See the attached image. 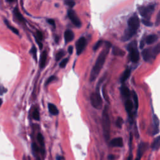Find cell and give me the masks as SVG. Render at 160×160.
I'll return each instance as SVG.
<instances>
[{
  "mask_svg": "<svg viewBox=\"0 0 160 160\" xmlns=\"http://www.w3.org/2000/svg\"><path fill=\"white\" fill-rule=\"evenodd\" d=\"M36 160H41V159H40L39 158H38H38H36Z\"/></svg>",
  "mask_w": 160,
  "mask_h": 160,
  "instance_id": "cell-47",
  "label": "cell"
},
{
  "mask_svg": "<svg viewBox=\"0 0 160 160\" xmlns=\"http://www.w3.org/2000/svg\"><path fill=\"white\" fill-rule=\"evenodd\" d=\"M64 55H65V53L63 50H60V51H58L56 55V61H60L64 56Z\"/></svg>",
  "mask_w": 160,
  "mask_h": 160,
  "instance_id": "cell-26",
  "label": "cell"
},
{
  "mask_svg": "<svg viewBox=\"0 0 160 160\" xmlns=\"http://www.w3.org/2000/svg\"><path fill=\"white\" fill-rule=\"evenodd\" d=\"M2 103H3V100H2V99H1V98H0V107H1V106Z\"/></svg>",
  "mask_w": 160,
  "mask_h": 160,
  "instance_id": "cell-44",
  "label": "cell"
},
{
  "mask_svg": "<svg viewBox=\"0 0 160 160\" xmlns=\"http://www.w3.org/2000/svg\"><path fill=\"white\" fill-rule=\"evenodd\" d=\"M153 123H154V130H153V134H157L159 133V121L158 117L155 115L153 116Z\"/></svg>",
  "mask_w": 160,
  "mask_h": 160,
  "instance_id": "cell-19",
  "label": "cell"
},
{
  "mask_svg": "<svg viewBox=\"0 0 160 160\" xmlns=\"http://www.w3.org/2000/svg\"><path fill=\"white\" fill-rule=\"evenodd\" d=\"M142 56L143 60L145 61H148L152 58H155L153 55L152 50H150V49H146V50H143L142 52Z\"/></svg>",
  "mask_w": 160,
  "mask_h": 160,
  "instance_id": "cell-10",
  "label": "cell"
},
{
  "mask_svg": "<svg viewBox=\"0 0 160 160\" xmlns=\"http://www.w3.org/2000/svg\"><path fill=\"white\" fill-rule=\"evenodd\" d=\"M127 160H132V156H130V157H128V159H127Z\"/></svg>",
  "mask_w": 160,
  "mask_h": 160,
  "instance_id": "cell-45",
  "label": "cell"
},
{
  "mask_svg": "<svg viewBox=\"0 0 160 160\" xmlns=\"http://www.w3.org/2000/svg\"><path fill=\"white\" fill-rule=\"evenodd\" d=\"M123 123V120L122 118L118 117V119H117V120H116V124L117 127H118L119 128H121V127H122Z\"/></svg>",
  "mask_w": 160,
  "mask_h": 160,
  "instance_id": "cell-32",
  "label": "cell"
},
{
  "mask_svg": "<svg viewBox=\"0 0 160 160\" xmlns=\"http://www.w3.org/2000/svg\"><path fill=\"white\" fill-rule=\"evenodd\" d=\"M111 47H112V44L109 42H106L105 48L100 53V55L96 60V63L95 65H94L93 68H92L91 74H90L89 80L91 82L96 80L98 76L99 75L101 69L103 67V65L105 63L106 58H107V56L108 55Z\"/></svg>",
  "mask_w": 160,
  "mask_h": 160,
  "instance_id": "cell-1",
  "label": "cell"
},
{
  "mask_svg": "<svg viewBox=\"0 0 160 160\" xmlns=\"http://www.w3.org/2000/svg\"><path fill=\"white\" fill-rule=\"evenodd\" d=\"M144 46H145V42H144V40H142L140 43V46L139 47H140V49H141L142 50L143 47H144Z\"/></svg>",
  "mask_w": 160,
  "mask_h": 160,
  "instance_id": "cell-41",
  "label": "cell"
},
{
  "mask_svg": "<svg viewBox=\"0 0 160 160\" xmlns=\"http://www.w3.org/2000/svg\"><path fill=\"white\" fill-rule=\"evenodd\" d=\"M142 23L145 24V25L147 26H152V23L150 22L148 20H146V19H143L142 20Z\"/></svg>",
  "mask_w": 160,
  "mask_h": 160,
  "instance_id": "cell-38",
  "label": "cell"
},
{
  "mask_svg": "<svg viewBox=\"0 0 160 160\" xmlns=\"http://www.w3.org/2000/svg\"><path fill=\"white\" fill-rule=\"evenodd\" d=\"M112 53L115 56H124L125 54V52L123 50H122L120 48L116 46L113 48Z\"/></svg>",
  "mask_w": 160,
  "mask_h": 160,
  "instance_id": "cell-21",
  "label": "cell"
},
{
  "mask_svg": "<svg viewBox=\"0 0 160 160\" xmlns=\"http://www.w3.org/2000/svg\"><path fill=\"white\" fill-rule=\"evenodd\" d=\"M133 93V100L134 103V105L135 107H136V109L138 108V96L136 95V93L134 92V91H132Z\"/></svg>",
  "mask_w": 160,
  "mask_h": 160,
  "instance_id": "cell-28",
  "label": "cell"
},
{
  "mask_svg": "<svg viewBox=\"0 0 160 160\" xmlns=\"http://www.w3.org/2000/svg\"><path fill=\"white\" fill-rule=\"evenodd\" d=\"M33 118L34 120L36 121H39L40 120V115H39V112L38 109H35L33 112Z\"/></svg>",
  "mask_w": 160,
  "mask_h": 160,
  "instance_id": "cell-25",
  "label": "cell"
},
{
  "mask_svg": "<svg viewBox=\"0 0 160 160\" xmlns=\"http://www.w3.org/2000/svg\"><path fill=\"white\" fill-rule=\"evenodd\" d=\"M130 53V58L133 63H136L139 60V53L137 48L136 42L133 41L128 44L127 48Z\"/></svg>",
  "mask_w": 160,
  "mask_h": 160,
  "instance_id": "cell-5",
  "label": "cell"
},
{
  "mask_svg": "<svg viewBox=\"0 0 160 160\" xmlns=\"http://www.w3.org/2000/svg\"><path fill=\"white\" fill-rule=\"evenodd\" d=\"M99 86H100V83L98 84L96 91L95 93H93L91 94V96H90V100H91V105L94 108L98 109H101L103 105L102 98L101 97L100 93L99 91Z\"/></svg>",
  "mask_w": 160,
  "mask_h": 160,
  "instance_id": "cell-4",
  "label": "cell"
},
{
  "mask_svg": "<svg viewBox=\"0 0 160 160\" xmlns=\"http://www.w3.org/2000/svg\"><path fill=\"white\" fill-rule=\"evenodd\" d=\"M30 53L32 54L33 57L35 61H37V49L35 46H33L30 50Z\"/></svg>",
  "mask_w": 160,
  "mask_h": 160,
  "instance_id": "cell-27",
  "label": "cell"
},
{
  "mask_svg": "<svg viewBox=\"0 0 160 160\" xmlns=\"http://www.w3.org/2000/svg\"><path fill=\"white\" fill-rule=\"evenodd\" d=\"M5 24H6V25L7 26V27H8V28H9V29H10L11 31H13V32L14 33L16 34V35H19V31H18L17 29H16V28H15V27L12 26L11 25V24H10V23L8 22L6 19L5 20Z\"/></svg>",
  "mask_w": 160,
  "mask_h": 160,
  "instance_id": "cell-23",
  "label": "cell"
},
{
  "mask_svg": "<svg viewBox=\"0 0 160 160\" xmlns=\"http://www.w3.org/2000/svg\"><path fill=\"white\" fill-rule=\"evenodd\" d=\"M114 158L115 157H114V156L113 154H110L108 156V159H109V160H113L114 159Z\"/></svg>",
  "mask_w": 160,
  "mask_h": 160,
  "instance_id": "cell-42",
  "label": "cell"
},
{
  "mask_svg": "<svg viewBox=\"0 0 160 160\" xmlns=\"http://www.w3.org/2000/svg\"><path fill=\"white\" fill-rule=\"evenodd\" d=\"M55 41H56V42L57 43L58 42V36H56V38H55Z\"/></svg>",
  "mask_w": 160,
  "mask_h": 160,
  "instance_id": "cell-46",
  "label": "cell"
},
{
  "mask_svg": "<svg viewBox=\"0 0 160 160\" xmlns=\"http://www.w3.org/2000/svg\"><path fill=\"white\" fill-rule=\"evenodd\" d=\"M158 38V37L157 35H151L148 36L146 37V39H145V42L148 44H152L154 42H157Z\"/></svg>",
  "mask_w": 160,
  "mask_h": 160,
  "instance_id": "cell-18",
  "label": "cell"
},
{
  "mask_svg": "<svg viewBox=\"0 0 160 160\" xmlns=\"http://www.w3.org/2000/svg\"><path fill=\"white\" fill-rule=\"evenodd\" d=\"M110 145L113 147L121 148L123 146V139L120 137L114 138L111 141Z\"/></svg>",
  "mask_w": 160,
  "mask_h": 160,
  "instance_id": "cell-12",
  "label": "cell"
},
{
  "mask_svg": "<svg viewBox=\"0 0 160 160\" xmlns=\"http://www.w3.org/2000/svg\"><path fill=\"white\" fill-rule=\"evenodd\" d=\"M68 51L69 55H72V53L73 52V47L72 46H69L68 48Z\"/></svg>",
  "mask_w": 160,
  "mask_h": 160,
  "instance_id": "cell-40",
  "label": "cell"
},
{
  "mask_svg": "<svg viewBox=\"0 0 160 160\" xmlns=\"http://www.w3.org/2000/svg\"><path fill=\"white\" fill-rule=\"evenodd\" d=\"M87 45V41L85 37H81V38L77 41L76 43V54L77 55H80L82 52L83 51Z\"/></svg>",
  "mask_w": 160,
  "mask_h": 160,
  "instance_id": "cell-7",
  "label": "cell"
},
{
  "mask_svg": "<svg viewBox=\"0 0 160 160\" xmlns=\"http://www.w3.org/2000/svg\"><path fill=\"white\" fill-rule=\"evenodd\" d=\"M130 74H131L130 69H127L123 73V75L121 77V82L122 83H123L124 82H125L126 81V80L130 76Z\"/></svg>",
  "mask_w": 160,
  "mask_h": 160,
  "instance_id": "cell-22",
  "label": "cell"
},
{
  "mask_svg": "<svg viewBox=\"0 0 160 160\" xmlns=\"http://www.w3.org/2000/svg\"><path fill=\"white\" fill-rule=\"evenodd\" d=\"M152 53L153 56L155 57L156 56H157L158 54L160 53V43H158L157 45H156V46H154L152 49Z\"/></svg>",
  "mask_w": 160,
  "mask_h": 160,
  "instance_id": "cell-24",
  "label": "cell"
},
{
  "mask_svg": "<svg viewBox=\"0 0 160 160\" xmlns=\"http://www.w3.org/2000/svg\"><path fill=\"white\" fill-rule=\"evenodd\" d=\"M140 21L136 15H134L129 18L128 21V28L125 32V35L123 37V40L128 41L136 34L139 27Z\"/></svg>",
  "mask_w": 160,
  "mask_h": 160,
  "instance_id": "cell-2",
  "label": "cell"
},
{
  "mask_svg": "<svg viewBox=\"0 0 160 160\" xmlns=\"http://www.w3.org/2000/svg\"><path fill=\"white\" fill-rule=\"evenodd\" d=\"M37 139H38V141L39 143V144L43 146L44 145V138L43 135L41 133H38V135H37Z\"/></svg>",
  "mask_w": 160,
  "mask_h": 160,
  "instance_id": "cell-30",
  "label": "cell"
},
{
  "mask_svg": "<svg viewBox=\"0 0 160 160\" xmlns=\"http://www.w3.org/2000/svg\"><path fill=\"white\" fill-rule=\"evenodd\" d=\"M47 22L49 23V24H50L52 26L54 27L55 28H56V24H55V20L54 19H47Z\"/></svg>",
  "mask_w": 160,
  "mask_h": 160,
  "instance_id": "cell-39",
  "label": "cell"
},
{
  "mask_svg": "<svg viewBox=\"0 0 160 160\" xmlns=\"http://www.w3.org/2000/svg\"><path fill=\"white\" fill-rule=\"evenodd\" d=\"M36 39H38L39 42H42V41L43 39V33L40 31H37L36 33V37H35Z\"/></svg>",
  "mask_w": 160,
  "mask_h": 160,
  "instance_id": "cell-29",
  "label": "cell"
},
{
  "mask_svg": "<svg viewBox=\"0 0 160 160\" xmlns=\"http://www.w3.org/2000/svg\"><path fill=\"white\" fill-rule=\"evenodd\" d=\"M151 148L153 150H158L160 148V136L155 138L151 145Z\"/></svg>",
  "mask_w": 160,
  "mask_h": 160,
  "instance_id": "cell-20",
  "label": "cell"
},
{
  "mask_svg": "<svg viewBox=\"0 0 160 160\" xmlns=\"http://www.w3.org/2000/svg\"><path fill=\"white\" fill-rule=\"evenodd\" d=\"M68 60H69V58H65L61 61V62L60 63V68H64L66 66V64L68 62Z\"/></svg>",
  "mask_w": 160,
  "mask_h": 160,
  "instance_id": "cell-35",
  "label": "cell"
},
{
  "mask_svg": "<svg viewBox=\"0 0 160 160\" xmlns=\"http://www.w3.org/2000/svg\"><path fill=\"white\" fill-rule=\"evenodd\" d=\"M13 15L17 19L19 22L21 23H25V19L23 18V16L21 15V13L19 10V8L18 6H16L13 10Z\"/></svg>",
  "mask_w": 160,
  "mask_h": 160,
  "instance_id": "cell-13",
  "label": "cell"
},
{
  "mask_svg": "<svg viewBox=\"0 0 160 160\" xmlns=\"http://www.w3.org/2000/svg\"><path fill=\"white\" fill-rule=\"evenodd\" d=\"M155 8V5L151 4L146 6H143L139 8V13L143 17L146 18H149L151 15H152Z\"/></svg>",
  "mask_w": 160,
  "mask_h": 160,
  "instance_id": "cell-6",
  "label": "cell"
},
{
  "mask_svg": "<svg viewBox=\"0 0 160 160\" xmlns=\"http://www.w3.org/2000/svg\"><path fill=\"white\" fill-rule=\"evenodd\" d=\"M148 147V144L146 143H141L140 145H139L138 147V159H140L142 157L143 154H144L145 152V151L147 150Z\"/></svg>",
  "mask_w": 160,
  "mask_h": 160,
  "instance_id": "cell-9",
  "label": "cell"
},
{
  "mask_svg": "<svg viewBox=\"0 0 160 160\" xmlns=\"http://www.w3.org/2000/svg\"><path fill=\"white\" fill-rule=\"evenodd\" d=\"M61 159H62V157H60V156H58V157H57V160H61Z\"/></svg>",
  "mask_w": 160,
  "mask_h": 160,
  "instance_id": "cell-43",
  "label": "cell"
},
{
  "mask_svg": "<svg viewBox=\"0 0 160 160\" xmlns=\"http://www.w3.org/2000/svg\"><path fill=\"white\" fill-rule=\"evenodd\" d=\"M8 91V89L3 87V85H0V95H3V94L6 93Z\"/></svg>",
  "mask_w": 160,
  "mask_h": 160,
  "instance_id": "cell-36",
  "label": "cell"
},
{
  "mask_svg": "<svg viewBox=\"0 0 160 160\" xmlns=\"http://www.w3.org/2000/svg\"><path fill=\"white\" fill-rule=\"evenodd\" d=\"M64 3L66 5H67L70 8H73L75 5V2L72 1V0H66V1H64Z\"/></svg>",
  "mask_w": 160,
  "mask_h": 160,
  "instance_id": "cell-31",
  "label": "cell"
},
{
  "mask_svg": "<svg viewBox=\"0 0 160 160\" xmlns=\"http://www.w3.org/2000/svg\"><path fill=\"white\" fill-rule=\"evenodd\" d=\"M32 150H33V151L34 153L38 152L39 150L38 145H37L36 143H33L32 144Z\"/></svg>",
  "mask_w": 160,
  "mask_h": 160,
  "instance_id": "cell-37",
  "label": "cell"
},
{
  "mask_svg": "<svg viewBox=\"0 0 160 160\" xmlns=\"http://www.w3.org/2000/svg\"><path fill=\"white\" fill-rule=\"evenodd\" d=\"M47 51H44L42 53V55L40 56L39 59V67L41 68H43L46 63V60H47Z\"/></svg>",
  "mask_w": 160,
  "mask_h": 160,
  "instance_id": "cell-14",
  "label": "cell"
},
{
  "mask_svg": "<svg viewBox=\"0 0 160 160\" xmlns=\"http://www.w3.org/2000/svg\"><path fill=\"white\" fill-rule=\"evenodd\" d=\"M104 43L103 41H102V40H100V41H98V42L95 44V46H94L93 47V50L94 51H96L98 48H99L101 45L103 44V43Z\"/></svg>",
  "mask_w": 160,
  "mask_h": 160,
  "instance_id": "cell-34",
  "label": "cell"
},
{
  "mask_svg": "<svg viewBox=\"0 0 160 160\" xmlns=\"http://www.w3.org/2000/svg\"><path fill=\"white\" fill-rule=\"evenodd\" d=\"M102 126L103 130L104 136L106 140H108L110 136L111 121L108 113V106H105L102 113Z\"/></svg>",
  "mask_w": 160,
  "mask_h": 160,
  "instance_id": "cell-3",
  "label": "cell"
},
{
  "mask_svg": "<svg viewBox=\"0 0 160 160\" xmlns=\"http://www.w3.org/2000/svg\"><path fill=\"white\" fill-rule=\"evenodd\" d=\"M136 160H140V159H138V158H136Z\"/></svg>",
  "mask_w": 160,
  "mask_h": 160,
  "instance_id": "cell-48",
  "label": "cell"
},
{
  "mask_svg": "<svg viewBox=\"0 0 160 160\" xmlns=\"http://www.w3.org/2000/svg\"><path fill=\"white\" fill-rule=\"evenodd\" d=\"M68 16L75 26L78 28H80L81 26L82 23L75 11H73V10H69L68 11Z\"/></svg>",
  "mask_w": 160,
  "mask_h": 160,
  "instance_id": "cell-8",
  "label": "cell"
},
{
  "mask_svg": "<svg viewBox=\"0 0 160 160\" xmlns=\"http://www.w3.org/2000/svg\"><path fill=\"white\" fill-rule=\"evenodd\" d=\"M48 109H49V112H50V114H51L52 115H58L59 114L58 109L57 108V107L54 104L49 103Z\"/></svg>",
  "mask_w": 160,
  "mask_h": 160,
  "instance_id": "cell-17",
  "label": "cell"
},
{
  "mask_svg": "<svg viewBox=\"0 0 160 160\" xmlns=\"http://www.w3.org/2000/svg\"><path fill=\"white\" fill-rule=\"evenodd\" d=\"M121 93L123 95V96L126 98V99H129L131 95L130 89L127 88L126 86H124V85H123L121 87Z\"/></svg>",
  "mask_w": 160,
  "mask_h": 160,
  "instance_id": "cell-16",
  "label": "cell"
},
{
  "mask_svg": "<svg viewBox=\"0 0 160 160\" xmlns=\"http://www.w3.org/2000/svg\"><path fill=\"white\" fill-rule=\"evenodd\" d=\"M58 80V78H57L56 76H50L49 78L46 80V83H45V86L48 85L49 83H50L51 82L53 81H55V80Z\"/></svg>",
  "mask_w": 160,
  "mask_h": 160,
  "instance_id": "cell-33",
  "label": "cell"
},
{
  "mask_svg": "<svg viewBox=\"0 0 160 160\" xmlns=\"http://www.w3.org/2000/svg\"><path fill=\"white\" fill-rule=\"evenodd\" d=\"M133 108V101L131 99H127L125 102V109L126 111L128 113L130 116H131V112H132V110Z\"/></svg>",
  "mask_w": 160,
  "mask_h": 160,
  "instance_id": "cell-15",
  "label": "cell"
},
{
  "mask_svg": "<svg viewBox=\"0 0 160 160\" xmlns=\"http://www.w3.org/2000/svg\"><path fill=\"white\" fill-rule=\"evenodd\" d=\"M64 41L66 43H68L69 42H71V41L74 39V38H75L74 33L70 30H66L64 34Z\"/></svg>",
  "mask_w": 160,
  "mask_h": 160,
  "instance_id": "cell-11",
  "label": "cell"
}]
</instances>
